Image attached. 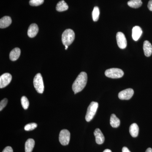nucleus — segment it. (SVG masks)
<instances>
[{
  "mask_svg": "<svg viewBox=\"0 0 152 152\" xmlns=\"http://www.w3.org/2000/svg\"><path fill=\"white\" fill-rule=\"evenodd\" d=\"M34 85L38 93L43 94L44 91V85L42 77L40 73H38L35 76L34 79Z\"/></svg>",
  "mask_w": 152,
  "mask_h": 152,
  "instance_id": "39448f33",
  "label": "nucleus"
},
{
  "mask_svg": "<svg viewBox=\"0 0 152 152\" xmlns=\"http://www.w3.org/2000/svg\"><path fill=\"white\" fill-rule=\"evenodd\" d=\"M65 46V50H67V49H68V46L66 45V46Z\"/></svg>",
  "mask_w": 152,
  "mask_h": 152,
  "instance_id": "7c9ffc66",
  "label": "nucleus"
},
{
  "mask_svg": "<svg viewBox=\"0 0 152 152\" xmlns=\"http://www.w3.org/2000/svg\"><path fill=\"white\" fill-rule=\"evenodd\" d=\"M22 107L25 110H27L29 106V102L26 97L23 96L21 99Z\"/></svg>",
  "mask_w": 152,
  "mask_h": 152,
  "instance_id": "4be33fe9",
  "label": "nucleus"
},
{
  "mask_svg": "<svg viewBox=\"0 0 152 152\" xmlns=\"http://www.w3.org/2000/svg\"><path fill=\"white\" fill-rule=\"evenodd\" d=\"M139 128L138 125L135 123L132 124L129 128V132L131 135L133 137H136L138 135Z\"/></svg>",
  "mask_w": 152,
  "mask_h": 152,
  "instance_id": "f3484780",
  "label": "nucleus"
},
{
  "mask_svg": "<svg viewBox=\"0 0 152 152\" xmlns=\"http://www.w3.org/2000/svg\"><path fill=\"white\" fill-rule=\"evenodd\" d=\"M103 152H112V151L110 149H106Z\"/></svg>",
  "mask_w": 152,
  "mask_h": 152,
  "instance_id": "c756f323",
  "label": "nucleus"
},
{
  "mask_svg": "<svg viewBox=\"0 0 152 152\" xmlns=\"http://www.w3.org/2000/svg\"><path fill=\"white\" fill-rule=\"evenodd\" d=\"M69 6L64 1H60L57 4L56 10L58 12H61L67 10Z\"/></svg>",
  "mask_w": 152,
  "mask_h": 152,
  "instance_id": "6ab92c4d",
  "label": "nucleus"
},
{
  "mask_svg": "<svg viewBox=\"0 0 152 152\" xmlns=\"http://www.w3.org/2000/svg\"><path fill=\"white\" fill-rule=\"evenodd\" d=\"M88 80L86 73L81 72L77 77L72 85V90L75 94L80 92L84 88Z\"/></svg>",
  "mask_w": 152,
  "mask_h": 152,
  "instance_id": "f257e3e1",
  "label": "nucleus"
},
{
  "mask_svg": "<svg viewBox=\"0 0 152 152\" xmlns=\"http://www.w3.org/2000/svg\"><path fill=\"white\" fill-rule=\"evenodd\" d=\"M70 139V133L68 130L63 129L61 131L59 136V140L63 145H67L69 144Z\"/></svg>",
  "mask_w": 152,
  "mask_h": 152,
  "instance_id": "423d86ee",
  "label": "nucleus"
},
{
  "mask_svg": "<svg viewBox=\"0 0 152 152\" xmlns=\"http://www.w3.org/2000/svg\"><path fill=\"white\" fill-rule=\"evenodd\" d=\"M122 152H131L126 147H124L123 148Z\"/></svg>",
  "mask_w": 152,
  "mask_h": 152,
  "instance_id": "cd10ccee",
  "label": "nucleus"
},
{
  "mask_svg": "<svg viewBox=\"0 0 152 152\" xmlns=\"http://www.w3.org/2000/svg\"><path fill=\"white\" fill-rule=\"evenodd\" d=\"M75 39V32L72 30L68 29L66 30L62 35V41L65 46H69L72 43Z\"/></svg>",
  "mask_w": 152,
  "mask_h": 152,
  "instance_id": "f03ea898",
  "label": "nucleus"
},
{
  "mask_svg": "<svg viewBox=\"0 0 152 152\" xmlns=\"http://www.w3.org/2000/svg\"><path fill=\"white\" fill-rule=\"evenodd\" d=\"M44 0H30L29 4L31 6H39L43 4Z\"/></svg>",
  "mask_w": 152,
  "mask_h": 152,
  "instance_id": "b1692460",
  "label": "nucleus"
},
{
  "mask_svg": "<svg viewBox=\"0 0 152 152\" xmlns=\"http://www.w3.org/2000/svg\"><path fill=\"white\" fill-rule=\"evenodd\" d=\"M120 120L118 118L115 114H112L110 119V124L113 128H118L120 125Z\"/></svg>",
  "mask_w": 152,
  "mask_h": 152,
  "instance_id": "a211bd4d",
  "label": "nucleus"
},
{
  "mask_svg": "<svg viewBox=\"0 0 152 152\" xmlns=\"http://www.w3.org/2000/svg\"><path fill=\"white\" fill-rule=\"evenodd\" d=\"M116 39L117 44L120 48L124 49L127 47L126 39L125 35L123 33L119 32L116 34Z\"/></svg>",
  "mask_w": 152,
  "mask_h": 152,
  "instance_id": "0eeeda50",
  "label": "nucleus"
},
{
  "mask_svg": "<svg viewBox=\"0 0 152 152\" xmlns=\"http://www.w3.org/2000/svg\"><path fill=\"white\" fill-rule=\"evenodd\" d=\"M94 134L96 138V142L97 144L101 145L104 142V137L100 129L98 128L96 129L94 132Z\"/></svg>",
  "mask_w": 152,
  "mask_h": 152,
  "instance_id": "9d476101",
  "label": "nucleus"
},
{
  "mask_svg": "<svg viewBox=\"0 0 152 152\" xmlns=\"http://www.w3.org/2000/svg\"><path fill=\"white\" fill-rule=\"evenodd\" d=\"M145 152H152V149L151 148H148L147 149Z\"/></svg>",
  "mask_w": 152,
  "mask_h": 152,
  "instance_id": "c85d7f7f",
  "label": "nucleus"
},
{
  "mask_svg": "<svg viewBox=\"0 0 152 152\" xmlns=\"http://www.w3.org/2000/svg\"><path fill=\"white\" fill-rule=\"evenodd\" d=\"M106 77L113 79L120 78L124 75L122 70L118 68H111L107 70L105 72Z\"/></svg>",
  "mask_w": 152,
  "mask_h": 152,
  "instance_id": "20e7f679",
  "label": "nucleus"
},
{
  "mask_svg": "<svg viewBox=\"0 0 152 152\" xmlns=\"http://www.w3.org/2000/svg\"><path fill=\"white\" fill-rule=\"evenodd\" d=\"M148 8L150 11H152V0H150L148 5Z\"/></svg>",
  "mask_w": 152,
  "mask_h": 152,
  "instance_id": "bb28decb",
  "label": "nucleus"
},
{
  "mask_svg": "<svg viewBox=\"0 0 152 152\" xmlns=\"http://www.w3.org/2000/svg\"><path fill=\"white\" fill-rule=\"evenodd\" d=\"M99 104L96 102H92L90 104L86 116V120L87 122L91 121L93 119L97 110Z\"/></svg>",
  "mask_w": 152,
  "mask_h": 152,
  "instance_id": "7ed1b4c3",
  "label": "nucleus"
},
{
  "mask_svg": "<svg viewBox=\"0 0 152 152\" xmlns=\"http://www.w3.org/2000/svg\"><path fill=\"white\" fill-rule=\"evenodd\" d=\"M12 19L10 17L4 16L0 20V28H4L9 27L12 23Z\"/></svg>",
  "mask_w": 152,
  "mask_h": 152,
  "instance_id": "4468645a",
  "label": "nucleus"
},
{
  "mask_svg": "<svg viewBox=\"0 0 152 152\" xmlns=\"http://www.w3.org/2000/svg\"><path fill=\"white\" fill-rule=\"evenodd\" d=\"M2 152H13L12 148L10 146H7L6 147L4 150H3Z\"/></svg>",
  "mask_w": 152,
  "mask_h": 152,
  "instance_id": "a878e982",
  "label": "nucleus"
},
{
  "mask_svg": "<svg viewBox=\"0 0 152 152\" xmlns=\"http://www.w3.org/2000/svg\"><path fill=\"white\" fill-rule=\"evenodd\" d=\"M142 34V28L138 26L134 27L132 29V37L133 39L135 41L138 40Z\"/></svg>",
  "mask_w": 152,
  "mask_h": 152,
  "instance_id": "f8f14e48",
  "label": "nucleus"
},
{
  "mask_svg": "<svg viewBox=\"0 0 152 152\" xmlns=\"http://www.w3.org/2000/svg\"><path fill=\"white\" fill-rule=\"evenodd\" d=\"M39 32V28L35 23L32 24L29 27L28 31V35L30 38H34L37 35Z\"/></svg>",
  "mask_w": 152,
  "mask_h": 152,
  "instance_id": "9b49d317",
  "label": "nucleus"
},
{
  "mask_svg": "<svg viewBox=\"0 0 152 152\" xmlns=\"http://www.w3.org/2000/svg\"><path fill=\"white\" fill-rule=\"evenodd\" d=\"M21 50L19 48H15L12 50L10 53V59L12 61H15L19 58L20 55Z\"/></svg>",
  "mask_w": 152,
  "mask_h": 152,
  "instance_id": "2eb2a0df",
  "label": "nucleus"
},
{
  "mask_svg": "<svg viewBox=\"0 0 152 152\" xmlns=\"http://www.w3.org/2000/svg\"><path fill=\"white\" fill-rule=\"evenodd\" d=\"M99 9L97 7H95L94 8L92 12V17L93 20L94 22H97L99 19Z\"/></svg>",
  "mask_w": 152,
  "mask_h": 152,
  "instance_id": "412c9836",
  "label": "nucleus"
},
{
  "mask_svg": "<svg viewBox=\"0 0 152 152\" xmlns=\"http://www.w3.org/2000/svg\"><path fill=\"white\" fill-rule=\"evenodd\" d=\"M37 127V124L36 123H31L26 125L24 129L26 131H30L34 129Z\"/></svg>",
  "mask_w": 152,
  "mask_h": 152,
  "instance_id": "5701e85b",
  "label": "nucleus"
},
{
  "mask_svg": "<svg viewBox=\"0 0 152 152\" xmlns=\"http://www.w3.org/2000/svg\"><path fill=\"white\" fill-rule=\"evenodd\" d=\"M142 2L141 0H130L128 2L129 7L132 8L137 9L142 5Z\"/></svg>",
  "mask_w": 152,
  "mask_h": 152,
  "instance_id": "aec40b11",
  "label": "nucleus"
},
{
  "mask_svg": "<svg viewBox=\"0 0 152 152\" xmlns=\"http://www.w3.org/2000/svg\"><path fill=\"white\" fill-rule=\"evenodd\" d=\"M134 94V91L132 89H127L119 93L118 98L121 100H129L132 98Z\"/></svg>",
  "mask_w": 152,
  "mask_h": 152,
  "instance_id": "1a4fd4ad",
  "label": "nucleus"
},
{
  "mask_svg": "<svg viewBox=\"0 0 152 152\" xmlns=\"http://www.w3.org/2000/svg\"><path fill=\"white\" fill-rule=\"evenodd\" d=\"M34 145V140L32 139H28L25 143V152H32Z\"/></svg>",
  "mask_w": 152,
  "mask_h": 152,
  "instance_id": "dca6fc26",
  "label": "nucleus"
},
{
  "mask_svg": "<svg viewBox=\"0 0 152 152\" xmlns=\"http://www.w3.org/2000/svg\"><path fill=\"white\" fill-rule=\"evenodd\" d=\"M144 54L146 57H150L152 53V46L149 41H145L143 44Z\"/></svg>",
  "mask_w": 152,
  "mask_h": 152,
  "instance_id": "ddd939ff",
  "label": "nucleus"
},
{
  "mask_svg": "<svg viewBox=\"0 0 152 152\" xmlns=\"http://www.w3.org/2000/svg\"><path fill=\"white\" fill-rule=\"evenodd\" d=\"M8 103V99L5 98L2 100L0 102V111H2L5 107L7 106Z\"/></svg>",
  "mask_w": 152,
  "mask_h": 152,
  "instance_id": "393cba45",
  "label": "nucleus"
},
{
  "mask_svg": "<svg viewBox=\"0 0 152 152\" xmlns=\"http://www.w3.org/2000/svg\"><path fill=\"white\" fill-rule=\"evenodd\" d=\"M12 76L9 73L3 74L0 77V88H3L7 86L10 83Z\"/></svg>",
  "mask_w": 152,
  "mask_h": 152,
  "instance_id": "6e6552de",
  "label": "nucleus"
}]
</instances>
